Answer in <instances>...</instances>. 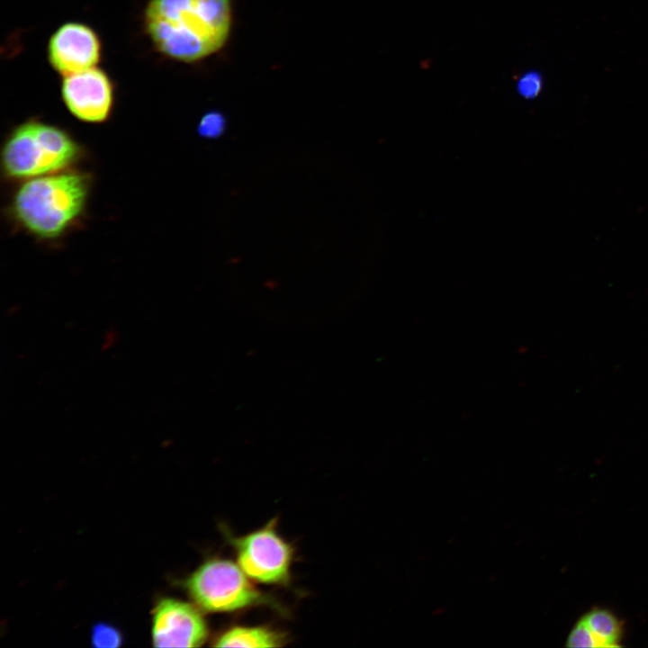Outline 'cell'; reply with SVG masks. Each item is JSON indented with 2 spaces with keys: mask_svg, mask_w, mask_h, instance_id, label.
<instances>
[{
  "mask_svg": "<svg viewBox=\"0 0 648 648\" xmlns=\"http://www.w3.org/2000/svg\"><path fill=\"white\" fill-rule=\"evenodd\" d=\"M583 621L599 640L602 647H618L621 626L618 620L608 611L595 609L583 616Z\"/></svg>",
  "mask_w": 648,
  "mask_h": 648,
  "instance_id": "10",
  "label": "cell"
},
{
  "mask_svg": "<svg viewBox=\"0 0 648 648\" xmlns=\"http://www.w3.org/2000/svg\"><path fill=\"white\" fill-rule=\"evenodd\" d=\"M91 639L96 647H117L122 644L119 631L109 625L99 624L93 627Z\"/></svg>",
  "mask_w": 648,
  "mask_h": 648,
  "instance_id": "13",
  "label": "cell"
},
{
  "mask_svg": "<svg viewBox=\"0 0 648 648\" xmlns=\"http://www.w3.org/2000/svg\"><path fill=\"white\" fill-rule=\"evenodd\" d=\"M237 563L253 580L285 584L290 578L293 550L276 530V519L239 537L229 536Z\"/></svg>",
  "mask_w": 648,
  "mask_h": 648,
  "instance_id": "5",
  "label": "cell"
},
{
  "mask_svg": "<svg viewBox=\"0 0 648 648\" xmlns=\"http://www.w3.org/2000/svg\"><path fill=\"white\" fill-rule=\"evenodd\" d=\"M61 96L74 117L84 122L102 123L112 114L114 88L104 71L93 68L64 76Z\"/></svg>",
  "mask_w": 648,
  "mask_h": 648,
  "instance_id": "6",
  "label": "cell"
},
{
  "mask_svg": "<svg viewBox=\"0 0 648 648\" xmlns=\"http://www.w3.org/2000/svg\"><path fill=\"white\" fill-rule=\"evenodd\" d=\"M101 41L89 26L79 22L61 25L50 37L48 57L64 76L95 68L101 58Z\"/></svg>",
  "mask_w": 648,
  "mask_h": 648,
  "instance_id": "8",
  "label": "cell"
},
{
  "mask_svg": "<svg viewBox=\"0 0 648 648\" xmlns=\"http://www.w3.org/2000/svg\"><path fill=\"white\" fill-rule=\"evenodd\" d=\"M226 122L222 114L212 112L204 114L197 127V132L202 138L216 139L222 135Z\"/></svg>",
  "mask_w": 648,
  "mask_h": 648,
  "instance_id": "12",
  "label": "cell"
},
{
  "mask_svg": "<svg viewBox=\"0 0 648 648\" xmlns=\"http://www.w3.org/2000/svg\"><path fill=\"white\" fill-rule=\"evenodd\" d=\"M286 642L284 634L266 626H236L221 633L216 647H280Z\"/></svg>",
  "mask_w": 648,
  "mask_h": 648,
  "instance_id": "9",
  "label": "cell"
},
{
  "mask_svg": "<svg viewBox=\"0 0 648 648\" xmlns=\"http://www.w3.org/2000/svg\"><path fill=\"white\" fill-rule=\"evenodd\" d=\"M91 176L72 168L22 181L9 204L14 221L40 240L63 237L85 214Z\"/></svg>",
  "mask_w": 648,
  "mask_h": 648,
  "instance_id": "2",
  "label": "cell"
},
{
  "mask_svg": "<svg viewBox=\"0 0 648 648\" xmlns=\"http://www.w3.org/2000/svg\"><path fill=\"white\" fill-rule=\"evenodd\" d=\"M82 146L65 130L36 119L14 128L1 148V169L9 180L24 181L70 169Z\"/></svg>",
  "mask_w": 648,
  "mask_h": 648,
  "instance_id": "3",
  "label": "cell"
},
{
  "mask_svg": "<svg viewBox=\"0 0 648 648\" xmlns=\"http://www.w3.org/2000/svg\"><path fill=\"white\" fill-rule=\"evenodd\" d=\"M569 647H602L599 640L594 635L583 619H580L571 631L567 639Z\"/></svg>",
  "mask_w": 648,
  "mask_h": 648,
  "instance_id": "11",
  "label": "cell"
},
{
  "mask_svg": "<svg viewBox=\"0 0 648 648\" xmlns=\"http://www.w3.org/2000/svg\"><path fill=\"white\" fill-rule=\"evenodd\" d=\"M144 23L159 52L178 61L196 62L228 41L231 0H150Z\"/></svg>",
  "mask_w": 648,
  "mask_h": 648,
  "instance_id": "1",
  "label": "cell"
},
{
  "mask_svg": "<svg viewBox=\"0 0 648 648\" xmlns=\"http://www.w3.org/2000/svg\"><path fill=\"white\" fill-rule=\"evenodd\" d=\"M156 647H197L206 640V622L198 608L175 598H162L152 615Z\"/></svg>",
  "mask_w": 648,
  "mask_h": 648,
  "instance_id": "7",
  "label": "cell"
},
{
  "mask_svg": "<svg viewBox=\"0 0 648 648\" xmlns=\"http://www.w3.org/2000/svg\"><path fill=\"white\" fill-rule=\"evenodd\" d=\"M249 579L238 563L212 558L201 564L184 585L199 608L224 613L267 603Z\"/></svg>",
  "mask_w": 648,
  "mask_h": 648,
  "instance_id": "4",
  "label": "cell"
}]
</instances>
